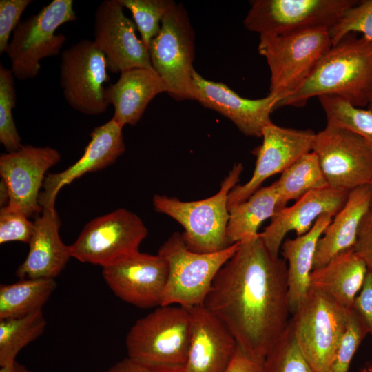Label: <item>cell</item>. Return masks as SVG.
Segmentation results:
<instances>
[{"instance_id":"6da1fadb","label":"cell","mask_w":372,"mask_h":372,"mask_svg":"<svg viewBox=\"0 0 372 372\" xmlns=\"http://www.w3.org/2000/svg\"><path fill=\"white\" fill-rule=\"evenodd\" d=\"M204 305L244 352L264 360L290 320L286 261L268 249L260 233L241 241L216 274Z\"/></svg>"},{"instance_id":"7a4b0ae2","label":"cell","mask_w":372,"mask_h":372,"mask_svg":"<svg viewBox=\"0 0 372 372\" xmlns=\"http://www.w3.org/2000/svg\"><path fill=\"white\" fill-rule=\"evenodd\" d=\"M372 93V41L350 33L332 45L303 85L276 108L303 107L312 97L333 95L357 107L368 105Z\"/></svg>"},{"instance_id":"3957f363","label":"cell","mask_w":372,"mask_h":372,"mask_svg":"<svg viewBox=\"0 0 372 372\" xmlns=\"http://www.w3.org/2000/svg\"><path fill=\"white\" fill-rule=\"evenodd\" d=\"M242 171V163L235 164L221 183L219 191L205 199L182 201L176 197L155 194L152 198L154 209L183 227L181 234L191 251L213 253L225 249L230 246L226 237L228 196L239 181Z\"/></svg>"},{"instance_id":"277c9868","label":"cell","mask_w":372,"mask_h":372,"mask_svg":"<svg viewBox=\"0 0 372 372\" xmlns=\"http://www.w3.org/2000/svg\"><path fill=\"white\" fill-rule=\"evenodd\" d=\"M331 46L327 28L260 34L258 50L270 70L269 94L280 101L293 94Z\"/></svg>"},{"instance_id":"5b68a950","label":"cell","mask_w":372,"mask_h":372,"mask_svg":"<svg viewBox=\"0 0 372 372\" xmlns=\"http://www.w3.org/2000/svg\"><path fill=\"white\" fill-rule=\"evenodd\" d=\"M190 336L189 309L159 306L138 319L129 330L125 338L127 357L149 366H184Z\"/></svg>"},{"instance_id":"8992f818","label":"cell","mask_w":372,"mask_h":372,"mask_svg":"<svg viewBox=\"0 0 372 372\" xmlns=\"http://www.w3.org/2000/svg\"><path fill=\"white\" fill-rule=\"evenodd\" d=\"M240 243L216 252L197 253L188 249L181 234L173 233L158 251L169 269L161 306L177 304L191 309L204 304L216 274Z\"/></svg>"},{"instance_id":"52a82bcc","label":"cell","mask_w":372,"mask_h":372,"mask_svg":"<svg viewBox=\"0 0 372 372\" xmlns=\"http://www.w3.org/2000/svg\"><path fill=\"white\" fill-rule=\"evenodd\" d=\"M350 309L309 288L290 322L296 342L315 372L331 366L347 329Z\"/></svg>"},{"instance_id":"ba28073f","label":"cell","mask_w":372,"mask_h":372,"mask_svg":"<svg viewBox=\"0 0 372 372\" xmlns=\"http://www.w3.org/2000/svg\"><path fill=\"white\" fill-rule=\"evenodd\" d=\"M76 19L72 0H53L21 22L6 52L14 78H35L41 70L40 61L59 54L66 41L65 36L56 34V30Z\"/></svg>"},{"instance_id":"9c48e42d","label":"cell","mask_w":372,"mask_h":372,"mask_svg":"<svg viewBox=\"0 0 372 372\" xmlns=\"http://www.w3.org/2000/svg\"><path fill=\"white\" fill-rule=\"evenodd\" d=\"M194 41L187 12L176 3L163 18L161 30L149 47L152 68L166 85L167 93L178 101L194 100Z\"/></svg>"},{"instance_id":"30bf717a","label":"cell","mask_w":372,"mask_h":372,"mask_svg":"<svg viewBox=\"0 0 372 372\" xmlns=\"http://www.w3.org/2000/svg\"><path fill=\"white\" fill-rule=\"evenodd\" d=\"M147 229L134 213L120 208L87 223L70 245L80 262L107 267L139 251Z\"/></svg>"},{"instance_id":"8fae6325","label":"cell","mask_w":372,"mask_h":372,"mask_svg":"<svg viewBox=\"0 0 372 372\" xmlns=\"http://www.w3.org/2000/svg\"><path fill=\"white\" fill-rule=\"evenodd\" d=\"M312 152L329 186L350 192L372 183V146L357 134L327 123Z\"/></svg>"},{"instance_id":"7c38bea8","label":"cell","mask_w":372,"mask_h":372,"mask_svg":"<svg viewBox=\"0 0 372 372\" xmlns=\"http://www.w3.org/2000/svg\"><path fill=\"white\" fill-rule=\"evenodd\" d=\"M104 54L93 40L82 39L61 52L60 85L68 105L89 116L105 112L104 83L109 81Z\"/></svg>"},{"instance_id":"4fadbf2b","label":"cell","mask_w":372,"mask_h":372,"mask_svg":"<svg viewBox=\"0 0 372 372\" xmlns=\"http://www.w3.org/2000/svg\"><path fill=\"white\" fill-rule=\"evenodd\" d=\"M358 0H254L244 19L249 31L287 34L331 27Z\"/></svg>"},{"instance_id":"5bb4252c","label":"cell","mask_w":372,"mask_h":372,"mask_svg":"<svg viewBox=\"0 0 372 372\" xmlns=\"http://www.w3.org/2000/svg\"><path fill=\"white\" fill-rule=\"evenodd\" d=\"M316 133L310 130L282 127L273 123L262 131V143L254 151L256 162L251 178L236 185L228 196V208L247 200L268 178L282 173L312 151Z\"/></svg>"},{"instance_id":"9a60e30c","label":"cell","mask_w":372,"mask_h":372,"mask_svg":"<svg viewBox=\"0 0 372 372\" xmlns=\"http://www.w3.org/2000/svg\"><path fill=\"white\" fill-rule=\"evenodd\" d=\"M118 0H105L96 8L94 42L113 73L137 68H153L148 50L138 39L136 26L123 12Z\"/></svg>"},{"instance_id":"2e32d148","label":"cell","mask_w":372,"mask_h":372,"mask_svg":"<svg viewBox=\"0 0 372 372\" xmlns=\"http://www.w3.org/2000/svg\"><path fill=\"white\" fill-rule=\"evenodd\" d=\"M60 159L59 152L50 146L22 145L17 151L1 154L0 175L10 193L7 205L28 218L38 216L43 210L39 196L45 173Z\"/></svg>"},{"instance_id":"e0dca14e","label":"cell","mask_w":372,"mask_h":372,"mask_svg":"<svg viewBox=\"0 0 372 372\" xmlns=\"http://www.w3.org/2000/svg\"><path fill=\"white\" fill-rule=\"evenodd\" d=\"M168 273V265L162 256L140 251L102 270L103 278L112 292L141 309L161 306Z\"/></svg>"},{"instance_id":"ac0fdd59","label":"cell","mask_w":372,"mask_h":372,"mask_svg":"<svg viewBox=\"0 0 372 372\" xmlns=\"http://www.w3.org/2000/svg\"><path fill=\"white\" fill-rule=\"evenodd\" d=\"M194 100L229 119L247 136L262 137L265 126L272 123L271 114L279 101L268 94L258 99L238 95L227 85L205 79L193 72Z\"/></svg>"},{"instance_id":"d6986e66","label":"cell","mask_w":372,"mask_h":372,"mask_svg":"<svg viewBox=\"0 0 372 372\" xmlns=\"http://www.w3.org/2000/svg\"><path fill=\"white\" fill-rule=\"evenodd\" d=\"M123 127L113 118L96 127L81 157L65 170L48 174L39 196L42 208L54 207L61 188L88 173L103 169L113 164L125 151Z\"/></svg>"},{"instance_id":"ffe728a7","label":"cell","mask_w":372,"mask_h":372,"mask_svg":"<svg viewBox=\"0 0 372 372\" xmlns=\"http://www.w3.org/2000/svg\"><path fill=\"white\" fill-rule=\"evenodd\" d=\"M349 192L328 186L307 193L293 205L276 210L270 224L260 233L261 239L273 255L279 256L288 232L293 231L297 236H302L320 216H335L344 205Z\"/></svg>"},{"instance_id":"44dd1931","label":"cell","mask_w":372,"mask_h":372,"mask_svg":"<svg viewBox=\"0 0 372 372\" xmlns=\"http://www.w3.org/2000/svg\"><path fill=\"white\" fill-rule=\"evenodd\" d=\"M191 336L185 372H225L238 347L232 333L204 304L189 309Z\"/></svg>"},{"instance_id":"7402d4cb","label":"cell","mask_w":372,"mask_h":372,"mask_svg":"<svg viewBox=\"0 0 372 372\" xmlns=\"http://www.w3.org/2000/svg\"><path fill=\"white\" fill-rule=\"evenodd\" d=\"M60 225L55 207L43 208L34 221L26 258L15 272L19 279H54L61 273L72 255L60 238Z\"/></svg>"},{"instance_id":"603a6c76","label":"cell","mask_w":372,"mask_h":372,"mask_svg":"<svg viewBox=\"0 0 372 372\" xmlns=\"http://www.w3.org/2000/svg\"><path fill=\"white\" fill-rule=\"evenodd\" d=\"M163 92H167V86L154 68H137L120 73L105 87V98L114 107L112 118L123 127L136 125L150 101Z\"/></svg>"},{"instance_id":"cb8c5ba5","label":"cell","mask_w":372,"mask_h":372,"mask_svg":"<svg viewBox=\"0 0 372 372\" xmlns=\"http://www.w3.org/2000/svg\"><path fill=\"white\" fill-rule=\"evenodd\" d=\"M371 207L369 185L350 191L344 205L318 241L313 269L324 266L338 254L353 247L360 225Z\"/></svg>"},{"instance_id":"d4e9b609","label":"cell","mask_w":372,"mask_h":372,"mask_svg":"<svg viewBox=\"0 0 372 372\" xmlns=\"http://www.w3.org/2000/svg\"><path fill=\"white\" fill-rule=\"evenodd\" d=\"M332 216H320L305 234L286 239L282 244V256L287 262V284L291 314L304 298L310 288V275L318 240L332 221Z\"/></svg>"},{"instance_id":"484cf974","label":"cell","mask_w":372,"mask_h":372,"mask_svg":"<svg viewBox=\"0 0 372 372\" xmlns=\"http://www.w3.org/2000/svg\"><path fill=\"white\" fill-rule=\"evenodd\" d=\"M367 271L364 262L353 249H349L335 255L324 266L313 269L310 275V287L351 309Z\"/></svg>"},{"instance_id":"4316f807","label":"cell","mask_w":372,"mask_h":372,"mask_svg":"<svg viewBox=\"0 0 372 372\" xmlns=\"http://www.w3.org/2000/svg\"><path fill=\"white\" fill-rule=\"evenodd\" d=\"M277 200L276 187L273 183L258 189L245 201L229 207L226 229L228 243L231 245L257 236L260 225L275 214Z\"/></svg>"},{"instance_id":"83f0119b","label":"cell","mask_w":372,"mask_h":372,"mask_svg":"<svg viewBox=\"0 0 372 372\" xmlns=\"http://www.w3.org/2000/svg\"><path fill=\"white\" fill-rule=\"evenodd\" d=\"M56 288L54 279L25 278L0 286V320L41 309Z\"/></svg>"},{"instance_id":"f1b7e54d","label":"cell","mask_w":372,"mask_h":372,"mask_svg":"<svg viewBox=\"0 0 372 372\" xmlns=\"http://www.w3.org/2000/svg\"><path fill=\"white\" fill-rule=\"evenodd\" d=\"M278 195L276 210L290 200H298L307 193L329 186L318 158L312 151L285 169L274 182Z\"/></svg>"},{"instance_id":"f546056e","label":"cell","mask_w":372,"mask_h":372,"mask_svg":"<svg viewBox=\"0 0 372 372\" xmlns=\"http://www.w3.org/2000/svg\"><path fill=\"white\" fill-rule=\"evenodd\" d=\"M43 310L25 316L0 320V366L16 361L18 353L45 331Z\"/></svg>"},{"instance_id":"4dcf8cb0","label":"cell","mask_w":372,"mask_h":372,"mask_svg":"<svg viewBox=\"0 0 372 372\" xmlns=\"http://www.w3.org/2000/svg\"><path fill=\"white\" fill-rule=\"evenodd\" d=\"M318 98L328 123L357 134L372 146L371 111L355 107L337 96L323 95Z\"/></svg>"},{"instance_id":"1f68e13d","label":"cell","mask_w":372,"mask_h":372,"mask_svg":"<svg viewBox=\"0 0 372 372\" xmlns=\"http://www.w3.org/2000/svg\"><path fill=\"white\" fill-rule=\"evenodd\" d=\"M133 17L141 39L148 50L152 40L158 34L163 18L176 3L172 0H118Z\"/></svg>"},{"instance_id":"d6a6232c","label":"cell","mask_w":372,"mask_h":372,"mask_svg":"<svg viewBox=\"0 0 372 372\" xmlns=\"http://www.w3.org/2000/svg\"><path fill=\"white\" fill-rule=\"evenodd\" d=\"M262 372H315L298 347L290 320L265 358Z\"/></svg>"},{"instance_id":"836d02e7","label":"cell","mask_w":372,"mask_h":372,"mask_svg":"<svg viewBox=\"0 0 372 372\" xmlns=\"http://www.w3.org/2000/svg\"><path fill=\"white\" fill-rule=\"evenodd\" d=\"M14 76L10 69L0 64V143L7 152L17 151L21 146L12 110L16 105Z\"/></svg>"},{"instance_id":"e575fe53","label":"cell","mask_w":372,"mask_h":372,"mask_svg":"<svg viewBox=\"0 0 372 372\" xmlns=\"http://www.w3.org/2000/svg\"><path fill=\"white\" fill-rule=\"evenodd\" d=\"M328 31L332 45L347 34L356 32L372 41V0L359 1L347 9Z\"/></svg>"},{"instance_id":"d590c367","label":"cell","mask_w":372,"mask_h":372,"mask_svg":"<svg viewBox=\"0 0 372 372\" xmlns=\"http://www.w3.org/2000/svg\"><path fill=\"white\" fill-rule=\"evenodd\" d=\"M367 334L362 320L351 307L346 331L335 359L326 372H348L357 349Z\"/></svg>"},{"instance_id":"8d00e7d4","label":"cell","mask_w":372,"mask_h":372,"mask_svg":"<svg viewBox=\"0 0 372 372\" xmlns=\"http://www.w3.org/2000/svg\"><path fill=\"white\" fill-rule=\"evenodd\" d=\"M34 229V222L17 209L6 205L0 209V243L22 242L28 243Z\"/></svg>"},{"instance_id":"74e56055","label":"cell","mask_w":372,"mask_h":372,"mask_svg":"<svg viewBox=\"0 0 372 372\" xmlns=\"http://www.w3.org/2000/svg\"><path fill=\"white\" fill-rule=\"evenodd\" d=\"M32 0L0 1V54L6 52L10 37L21 23V17Z\"/></svg>"},{"instance_id":"f35d334b","label":"cell","mask_w":372,"mask_h":372,"mask_svg":"<svg viewBox=\"0 0 372 372\" xmlns=\"http://www.w3.org/2000/svg\"><path fill=\"white\" fill-rule=\"evenodd\" d=\"M352 309L372 337V272L367 271L363 285L356 296Z\"/></svg>"},{"instance_id":"ab89813d","label":"cell","mask_w":372,"mask_h":372,"mask_svg":"<svg viewBox=\"0 0 372 372\" xmlns=\"http://www.w3.org/2000/svg\"><path fill=\"white\" fill-rule=\"evenodd\" d=\"M364 262L368 271L372 272V209L363 218L353 247Z\"/></svg>"},{"instance_id":"60d3db41","label":"cell","mask_w":372,"mask_h":372,"mask_svg":"<svg viewBox=\"0 0 372 372\" xmlns=\"http://www.w3.org/2000/svg\"><path fill=\"white\" fill-rule=\"evenodd\" d=\"M104 372H185L184 366L157 367L138 364L128 357L116 362Z\"/></svg>"},{"instance_id":"b9f144b4","label":"cell","mask_w":372,"mask_h":372,"mask_svg":"<svg viewBox=\"0 0 372 372\" xmlns=\"http://www.w3.org/2000/svg\"><path fill=\"white\" fill-rule=\"evenodd\" d=\"M264 360L255 359L238 346L229 365L225 372H262Z\"/></svg>"},{"instance_id":"7bdbcfd3","label":"cell","mask_w":372,"mask_h":372,"mask_svg":"<svg viewBox=\"0 0 372 372\" xmlns=\"http://www.w3.org/2000/svg\"><path fill=\"white\" fill-rule=\"evenodd\" d=\"M0 372H31L24 365L17 360L12 364L1 366Z\"/></svg>"},{"instance_id":"ee69618b","label":"cell","mask_w":372,"mask_h":372,"mask_svg":"<svg viewBox=\"0 0 372 372\" xmlns=\"http://www.w3.org/2000/svg\"><path fill=\"white\" fill-rule=\"evenodd\" d=\"M10 200V193L6 183L1 179L0 182V205L1 207L7 205Z\"/></svg>"},{"instance_id":"f6af8a7d","label":"cell","mask_w":372,"mask_h":372,"mask_svg":"<svg viewBox=\"0 0 372 372\" xmlns=\"http://www.w3.org/2000/svg\"><path fill=\"white\" fill-rule=\"evenodd\" d=\"M367 107H368V110L372 112V93H371Z\"/></svg>"},{"instance_id":"bcb514c9","label":"cell","mask_w":372,"mask_h":372,"mask_svg":"<svg viewBox=\"0 0 372 372\" xmlns=\"http://www.w3.org/2000/svg\"><path fill=\"white\" fill-rule=\"evenodd\" d=\"M369 185H370V188H371V208L372 209V183Z\"/></svg>"}]
</instances>
